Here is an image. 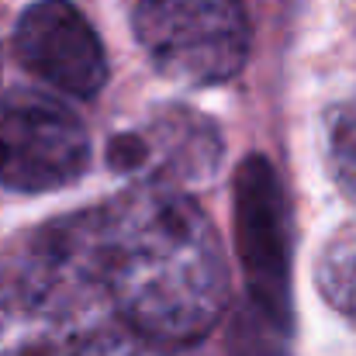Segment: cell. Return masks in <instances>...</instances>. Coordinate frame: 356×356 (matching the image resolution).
Returning a JSON list of instances; mask_svg holds the SVG:
<instances>
[{
    "label": "cell",
    "instance_id": "6da1fadb",
    "mask_svg": "<svg viewBox=\"0 0 356 356\" xmlns=\"http://www.w3.org/2000/svg\"><path fill=\"white\" fill-rule=\"evenodd\" d=\"M94 273L124 329L156 346L201 343L229 308L218 229L177 187L142 184L94 215Z\"/></svg>",
    "mask_w": 356,
    "mask_h": 356
},
{
    "label": "cell",
    "instance_id": "7a4b0ae2",
    "mask_svg": "<svg viewBox=\"0 0 356 356\" xmlns=\"http://www.w3.org/2000/svg\"><path fill=\"white\" fill-rule=\"evenodd\" d=\"M131 31L156 73L191 87L236 80L252 49L245 0H138Z\"/></svg>",
    "mask_w": 356,
    "mask_h": 356
},
{
    "label": "cell",
    "instance_id": "3957f363",
    "mask_svg": "<svg viewBox=\"0 0 356 356\" xmlns=\"http://www.w3.org/2000/svg\"><path fill=\"white\" fill-rule=\"evenodd\" d=\"M90 166L80 115L49 90L0 94V184L17 194L73 187Z\"/></svg>",
    "mask_w": 356,
    "mask_h": 356
},
{
    "label": "cell",
    "instance_id": "277c9868",
    "mask_svg": "<svg viewBox=\"0 0 356 356\" xmlns=\"http://www.w3.org/2000/svg\"><path fill=\"white\" fill-rule=\"evenodd\" d=\"M17 66L56 97L90 101L108 83V52L87 14L73 0H35L10 35Z\"/></svg>",
    "mask_w": 356,
    "mask_h": 356
},
{
    "label": "cell",
    "instance_id": "5b68a950",
    "mask_svg": "<svg viewBox=\"0 0 356 356\" xmlns=\"http://www.w3.org/2000/svg\"><path fill=\"white\" fill-rule=\"evenodd\" d=\"M238 249L252 284V305L287 322V232L280 191L263 159H245L238 170Z\"/></svg>",
    "mask_w": 356,
    "mask_h": 356
},
{
    "label": "cell",
    "instance_id": "8992f818",
    "mask_svg": "<svg viewBox=\"0 0 356 356\" xmlns=\"http://www.w3.org/2000/svg\"><path fill=\"white\" fill-rule=\"evenodd\" d=\"M218 159V138L204 121H152L111 142V163L121 170H177V177H208Z\"/></svg>",
    "mask_w": 356,
    "mask_h": 356
},
{
    "label": "cell",
    "instance_id": "52a82bcc",
    "mask_svg": "<svg viewBox=\"0 0 356 356\" xmlns=\"http://www.w3.org/2000/svg\"><path fill=\"white\" fill-rule=\"evenodd\" d=\"M70 315L28 280L0 287V356H73Z\"/></svg>",
    "mask_w": 356,
    "mask_h": 356
},
{
    "label": "cell",
    "instance_id": "ba28073f",
    "mask_svg": "<svg viewBox=\"0 0 356 356\" xmlns=\"http://www.w3.org/2000/svg\"><path fill=\"white\" fill-rule=\"evenodd\" d=\"M318 291L322 298L356 325V225L339 229L318 256Z\"/></svg>",
    "mask_w": 356,
    "mask_h": 356
},
{
    "label": "cell",
    "instance_id": "9c48e42d",
    "mask_svg": "<svg viewBox=\"0 0 356 356\" xmlns=\"http://www.w3.org/2000/svg\"><path fill=\"white\" fill-rule=\"evenodd\" d=\"M232 356H294L287 339V322L249 305L232 329Z\"/></svg>",
    "mask_w": 356,
    "mask_h": 356
},
{
    "label": "cell",
    "instance_id": "30bf717a",
    "mask_svg": "<svg viewBox=\"0 0 356 356\" xmlns=\"http://www.w3.org/2000/svg\"><path fill=\"white\" fill-rule=\"evenodd\" d=\"M329 163L339 187L356 204V101L339 108L329 121Z\"/></svg>",
    "mask_w": 356,
    "mask_h": 356
},
{
    "label": "cell",
    "instance_id": "8fae6325",
    "mask_svg": "<svg viewBox=\"0 0 356 356\" xmlns=\"http://www.w3.org/2000/svg\"><path fill=\"white\" fill-rule=\"evenodd\" d=\"M73 356H166L163 346L142 339L131 329H97L76 343Z\"/></svg>",
    "mask_w": 356,
    "mask_h": 356
}]
</instances>
